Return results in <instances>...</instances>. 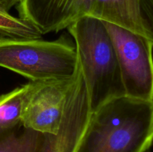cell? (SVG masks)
<instances>
[{"label": "cell", "instance_id": "1", "mask_svg": "<svg viewBox=\"0 0 153 152\" xmlns=\"http://www.w3.org/2000/svg\"><path fill=\"white\" fill-rule=\"evenodd\" d=\"M17 10L42 35L92 17L153 40V0H20Z\"/></svg>", "mask_w": 153, "mask_h": 152}, {"label": "cell", "instance_id": "2", "mask_svg": "<svg viewBox=\"0 0 153 152\" xmlns=\"http://www.w3.org/2000/svg\"><path fill=\"white\" fill-rule=\"evenodd\" d=\"M153 138V101L113 98L93 112L76 152H146Z\"/></svg>", "mask_w": 153, "mask_h": 152}, {"label": "cell", "instance_id": "3", "mask_svg": "<svg viewBox=\"0 0 153 152\" xmlns=\"http://www.w3.org/2000/svg\"><path fill=\"white\" fill-rule=\"evenodd\" d=\"M67 30L76 43L91 112L113 98L124 96L117 57L104 22L84 17Z\"/></svg>", "mask_w": 153, "mask_h": 152}, {"label": "cell", "instance_id": "4", "mask_svg": "<svg viewBox=\"0 0 153 152\" xmlns=\"http://www.w3.org/2000/svg\"><path fill=\"white\" fill-rule=\"evenodd\" d=\"M78 64L76 46L64 37L52 41L0 37V67L30 81L71 79Z\"/></svg>", "mask_w": 153, "mask_h": 152}, {"label": "cell", "instance_id": "5", "mask_svg": "<svg viewBox=\"0 0 153 152\" xmlns=\"http://www.w3.org/2000/svg\"><path fill=\"white\" fill-rule=\"evenodd\" d=\"M104 23L114 46L125 95L153 101V40L118 25Z\"/></svg>", "mask_w": 153, "mask_h": 152}, {"label": "cell", "instance_id": "6", "mask_svg": "<svg viewBox=\"0 0 153 152\" xmlns=\"http://www.w3.org/2000/svg\"><path fill=\"white\" fill-rule=\"evenodd\" d=\"M73 79L28 83L22 101L21 125L43 134H56Z\"/></svg>", "mask_w": 153, "mask_h": 152}, {"label": "cell", "instance_id": "7", "mask_svg": "<svg viewBox=\"0 0 153 152\" xmlns=\"http://www.w3.org/2000/svg\"><path fill=\"white\" fill-rule=\"evenodd\" d=\"M91 114L86 85L79 63L58 132L44 134L40 152H76Z\"/></svg>", "mask_w": 153, "mask_h": 152}, {"label": "cell", "instance_id": "8", "mask_svg": "<svg viewBox=\"0 0 153 152\" xmlns=\"http://www.w3.org/2000/svg\"><path fill=\"white\" fill-rule=\"evenodd\" d=\"M44 134L19 125L0 129V152H40Z\"/></svg>", "mask_w": 153, "mask_h": 152}, {"label": "cell", "instance_id": "9", "mask_svg": "<svg viewBox=\"0 0 153 152\" xmlns=\"http://www.w3.org/2000/svg\"><path fill=\"white\" fill-rule=\"evenodd\" d=\"M28 83L0 95V129H10L21 124L22 101Z\"/></svg>", "mask_w": 153, "mask_h": 152}, {"label": "cell", "instance_id": "10", "mask_svg": "<svg viewBox=\"0 0 153 152\" xmlns=\"http://www.w3.org/2000/svg\"><path fill=\"white\" fill-rule=\"evenodd\" d=\"M0 35L15 38L39 39L42 34L29 22L12 16L0 6Z\"/></svg>", "mask_w": 153, "mask_h": 152}, {"label": "cell", "instance_id": "11", "mask_svg": "<svg viewBox=\"0 0 153 152\" xmlns=\"http://www.w3.org/2000/svg\"><path fill=\"white\" fill-rule=\"evenodd\" d=\"M19 1L20 0H0V6L9 12L12 7H14L15 5H17Z\"/></svg>", "mask_w": 153, "mask_h": 152}]
</instances>
